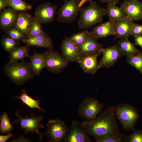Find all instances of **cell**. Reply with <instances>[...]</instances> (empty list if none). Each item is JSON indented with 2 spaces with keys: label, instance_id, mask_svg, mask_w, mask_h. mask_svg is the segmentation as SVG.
<instances>
[{
  "label": "cell",
  "instance_id": "cell-16",
  "mask_svg": "<svg viewBox=\"0 0 142 142\" xmlns=\"http://www.w3.org/2000/svg\"><path fill=\"white\" fill-rule=\"evenodd\" d=\"M61 49L62 54L69 61H77L80 55L78 46L69 37H66L62 40Z\"/></svg>",
  "mask_w": 142,
  "mask_h": 142
},
{
  "label": "cell",
  "instance_id": "cell-10",
  "mask_svg": "<svg viewBox=\"0 0 142 142\" xmlns=\"http://www.w3.org/2000/svg\"><path fill=\"white\" fill-rule=\"evenodd\" d=\"M59 5H52L49 2L37 6L35 8L34 17L42 23L45 24L53 22L57 14V9Z\"/></svg>",
  "mask_w": 142,
  "mask_h": 142
},
{
  "label": "cell",
  "instance_id": "cell-3",
  "mask_svg": "<svg viewBox=\"0 0 142 142\" xmlns=\"http://www.w3.org/2000/svg\"><path fill=\"white\" fill-rule=\"evenodd\" d=\"M3 70L11 81L18 85L24 84L35 75L29 62L23 61H9L4 66Z\"/></svg>",
  "mask_w": 142,
  "mask_h": 142
},
{
  "label": "cell",
  "instance_id": "cell-25",
  "mask_svg": "<svg viewBox=\"0 0 142 142\" xmlns=\"http://www.w3.org/2000/svg\"><path fill=\"white\" fill-rule=\"evenodd\" d=\"M29 46H17L10 52L9 56V61L18 62L19 60H23L27 57H29Z\"/></svg>",
  "mask_w": 142,
  "mask_h": 142
},
{
  "label": "cell",
  "instance_id": "cell-12",
  "mask_svg": "<svg viewBox=\"0 0 142 142\" xmlns=\"http://www.w3.org/2000/svg\"><path fill=\"white\" fill-rule=\"evenodd\" d=\"M79 56H84L102 54L104 48L102 45L97 41V39L89 33L84 42L78 46Z\"/></svg>",
  "mask_w": 142,
  "mask_h": 142
},
{
  "label": "cell",
  "instance_id": "cell-38",
  "mask_svg": "<svg viewBox=\"0 0 142 142\" xmlns=\"http://www.w3.org/2000/svg\"><path fill=\"white\" fill-rule=\"evenodd\" d=\"M12 133H9L6 135H0V142H5L9 139L14 136Z\"/></svg>",
  "mask_w": 142,
  "mask_h": 142
},
{
  "label": "cell",
  "instance_id": "cell-26",
  "mask_svg": "<svg viewBox=\"0 0 142 142\" xmlns=\"http://www.w3.org/2000/svg\"><path fill=\"white\" fill-rule=\"evenodd\" d=\"M22 92V93L20 96H16L15 98L20 99L23 102V104L32 109L37 108L39 111H44L40 106L39 99L36 100L31 98L27 95L26 90L25 89H24Z\"/></svg>",
  "mask_w": 142,
  "mask_h": 142
},
{
  "label": "cell",
  "instance_id": "cell-17",
  "mask_svg": "<svg viewBox=\"0 0 142 142\" xmlns=\"http://www.w3.org/2000/svg\"><path fill=\"white\" fill-rule=\"evenodd\" d=\"M134 22L129 18L120 20L114 23L115 32L114 40L128 38L131 36Z\"/></svg>",
  "mask_w": 142,
  "mask_h": 142
},
{
  "label": "cell",
  "instance_id": "cell-44",
  "mask_svg": "<svg viewBox=\"0 0 142 142\" xmlns=\"http://www.w3.org/2000/svg\"></svg>",
  "mask_w": 142,
  "mask_h": 142
},
{
  "label": "cell",
  "instance_id": "cell-21",
  "mask_svg": "<svg viewBox=\"0 0 142 142\" xmlns=\"http://www.w3.org/2000/svg\"><path fill=\"white\" fill-rule=\"evenodd\" d=\"M91 35L96 39L115 35L114 23L109 21L98 25L89 32Z\"/></svg>",
  "mask_w": 142,
  "mask_h": 142
},
{
  "label": "cell",
  "instance_id": "cell-39",
  "mask_svg": "<svg viewBox=\"0 0 142 142\" xmlns=\"http://www.w3.org/2000/svg\"><path fill=\"white\" fill-rule=\"evenodd\" d=\"M7 0H0V11L1 12L7 7Z\"/></svg>",
  "mask_w": 142,
  "mask_h": 142
},
{
  "label": "cell",
  "instance_id": "cell-20",
  "mask_svg": "<svg viewBox=\"0 0 142 142\" xmlns=\"http://www.w3.org/2000/svg\"><path fill=\"white\" fill-rule=\"evenodd\" d=\"M0 15V28L5 31L14 26L17 17L18 12L10 7L2 11Z\"/></svg>",
  "mask_w": 142,
  "mask_h": 142
},
{
  "label": "cell",
  "instance_id": "cell-15",
  "mask_svg": "<svg viewBox=\"0 0 142 142\" xmlns=\"http://www.w3.org/2000/svg\"><path fill=\"white\" fill-rule=\"evenodd\" d=\"M35 18L28 11L18 12L14 26L20 31L26 38L28 36Z\"/></svg>",
  "mask_w": 142,
  "mask_h": 142
},
{
  "label": "cell",
  "instance_id": "cell-32",
  "mask_svg": "<svg viewBox=\"0 0 142 142\" xmlns=\"http://www.w3.org/2000/svg\"><path fill=\"white\" fill-rule=\"evenodd\" d=\"M8 36L14 40L19 41L26 38L25 36L14 26L4 31Z\"/></svg>",
  "mask_w": 142,
  "mask_h": 142
},
{
  "label": "cell",
  "instance_id": "cell-1",
  "mask_svg": "<svg viewBox=\"0 0 142 142\" xmlns=\"http://www.w3.org/2000/svg\"><path fill=\"white\" fill-rule=\"evenodd\" d=\"M114 106L108 107L95 118L81 123L86 133L94 137L108 136L123 141V135L119 129L115 119Z\"/></svg>",
  "mask_w": 142,
  "mask_h": 142
},
{
  "label": "cell",
  "instance_id": "cell-19",
  "mask_svg": "<svg viewBox=\"0 0 142 142\" xmlns=\"http://www.w3.org/2000/svg\"><path fill=\"white\" fill-rule=\"evenodd\" d=\"M96 55L79 56L77 62L85 72L93 75L100 68Z\"/></svg>",
  "mask_w": 142,
  "mask_h": 142
},
{
  "label": "cell",
  "instance_id": "cell-14",
  "mask_svg": "<svg viewBox=\"0 0 142 142\" xmlns=\"http://www.w3.org/2000/svg\"><path fill=\"white\" fill-rule=\"evenodd\" d=\"M102 54V57L99 62L100 68L112 66L123 55L118 45L104 48Z\"/></svg>",
  "mask_w": 142,
  "mask_h": 142
},
{
  "label": "cell",
  "instance_id": "cell-13",
  "mask_svg": "<svg viewBox=\"0 0 142 142\" xmlns=\"http://www.w3.org/2000/svg\"><path fill=\"white\" fill-rule=\"evenodd\" d=\"M120 7L128 18L133 21L142 19V1L139 0H128L123 2Z\"/></svg>",
  "mask_w": 142,
  "mask_h": 142
},
{
  "label": "cell",
  "instance_id": "cell-18",
  "mask_svg": "<svg viewBox=\"0 0 142 142\" xmlns=\"http://www.w3.org/2000/svg\"><path fill=\"white\" fill-rule=\"evenodd\" d=\"M22 41L29 47L34 46L47 48L49 50L53 49L54 47L52 39L45 32L35 37L26 38Z\"/></svg>",
  "mask_w": 142,
  "mask_h": 142
},
{
  "label": "cell",
  "instance_id": "cell-8",
  "mask_svg": "<svg viewBox=\"0 0 142 142\" xmlns=\"http://www.w3.org/2000/svg\"><path fill=\"white\" fill-rule=\"evenodd\" d=\"M16 115L17 119L13 122L12 124L17 123H19L20 128L24 130L26 133L30 132L32 133L34 132L39 135V140H42V136L46 134V133L41 134L39 133L38 129L40 128L45 127L40 123L42 120L43 116H35L32 114L30 117L27 116L24 117L19 114L18 111H17Z\"/></svg>",
  "mask_w": 142,
  "mask_h": 142
},
{
  "label": "cell",
  "instance_id": "cell-22",
  "mask_svg": "<svg viewBox=\"0 0 142 142\" xmlns=\"http://www.w3.org/2000/svg\"><path fill=\"white\" fill-rule=\"evenodd\" d=\"M117 44L123 55L126 58L141 52L136 48L135 44L131 42L128 38L120 39L117 42Z\"/></svg>",
  "mask_w": 142,
  "mask_h": 142
},
{
  "label": "cell",
  "instance_id": "cell-37",
  "mask_svg": "<svg viewBox=\"0 0 142 142\" xmlns=\"http://www.w3.org/2000/svg\"><path fill=\"white\" fill-rule=\"evenodd\" d=\"M133 37L134 38L135 44L139 45L142 49V35H136Z\"/></svg>",
  "mask_w": 142,
  "mask_h": 142
},
{
  "label": "cell",
  "instance_id": "cell-9",
  "mask_svg": "<svg viewBox=\"0 0 142 142\" xmlns=\"http://www.w3.org/2000/svg\"><path fill=\"white\" fill-rule=\"evenodd\" d=\"M46 133L50 142L63 141L68 133V128L63 121L58 119L50 120L47 124Z\"/></svg>",
  "mask_w": 142,
  "mask_h": 142
},
{
  "label": "cell",
  "instance_id": "cell-35",
  "mask_svg": "<svg viewBox=\"0 0 142 142\" xmlns=\"http://www.w3.org/2000/svg\"><path fill=\"white\" fill-rule=\"evenodd\" d=\"M95 141L97 142H121L120 139L112 136H105L94 137Z\"/></svg>",
  "mask_w": 142,
  "mask_h": 142
},
{
  "label": "cell",
  "instance_id": "cell-5",
  "mask_svg": "<svg viewBox=\"0 0 142 142\" xmlns=\"http://www.w3.org/2000/svg\"><path fill=\"white\" fill-rule=\"evenodd\" d=\"M80 0H67L57 12V21L62 23H70L76 19L80 13Z\"/></svg>",
  "mask_w": 142,
  "mask_h": 142
},
{
  "label": "cell",
  "instance_id": "cell-31",
  "mask_svg": "<svg viewBox=\"0 0 142 142\" xmlns=\"http://www.w3.org/2000/svg\"><path fill=\"white\" fill-rule=\"evenodd\" d=\"M132 132L128 135H123V141L124 142H142V130H132Z\"/></svg>",
  "mask_w": 142,
  "mask_h": 142
},
{
  "label": "cell",
  "instance_id": "cell-43",
  "mask_svg": "<svg viewBox=\"0 0 142 142\" xmlns=\"http://www.w3.org/2000/svg\"><path fill=\"white\" fill-rule=\"evenodd\" d=\"M63 0V1H67V0Z\"/></svg>",
  "mask_w": 142,
  "mask_h": 142
},
{
  "label": "cell",
  "instance_id": "cell-29",
  "mask_svg": "<svg viewBox=\"0 0 142 142\" xmlns=\"http://www.w3.org/2000/svg\"><path fill=\"white\" fill-rule=\"evenodd\" d=\"M1 44L4 50L10 53L17 46L20 42L12 39L8 36H3L1 39Z\"/></svg>",
  "mask_w": 142,
  "mask_h": 142
},
{
  "label": "cell",
  "instance_id": "cell-36",
  "mask_svg": "<svg viewBox=\"0 0 142 142\" xmlns=\"http://www.w3.org/2000/svg\"><path fill=\"white\" fill-rule=\"evenodd\" d=\"M142 34V24H139L134 23L132 27L131 36L141 35Z\"/></svg>",
  "mask_w": 142,
  "mask_h": 142
},
{
  "label": "cell",
  "instance_id": "cell-24",
  "mask_svg": "<svg viewBox=\"0 0 142 142\" xmlns=\"http://www.w3.org/2000/svg\"><path fill=\"white\" fill-rule=\"evenodd\" d=\"M29 57L30 65L35 75L39 76L43 69L45 67L43 54L34 50L33 54Z\"/></svg>",
  "mask_w": 142,
  "mask_h": 142
},
{
  "label": "cell",
  "instance_id": "cell-27",
  "mask_svg": "<svg viewBox=\"0 0 142 142\" xmlns=\"http://www.w3.org/2000/svg\"><path fill=\"white\" fill-rule=\"evenodd\" d=\"M7 5L17 12L28 11L32 8L31 5L24 0H7Z\"/></svg>",
  "mask_w": 142,
  "mask_h": 142
},
{
  "label": "cell",
  "instance_id": "cell-28",
  "mask_svg": "<svg viewBox=\"0 0 142 142\" xmlns=\"http://www.w3.org/2000/svg\"><path fill=\"white\" fill-rule=\"evenodd\" d=\"M1 124L0 131L2 134H7L13 129L12 125L10 122V119L6 112H4L0 117Z\"/></svg>",
  "mask_w": 142,
  "mask_h": 142
},
{
  "label": "cell",
  "instance_id": "cell-11",
  "mask_svg": "<svg viewBox=\"0 0 142 142\" xmlns=\"http://www.w3.org/2000/svg\"><path fill=\"white\" fill-rule=\"evenodd\" d=\"M64 142H90L92 140L82 127L81 123L73 120L70 131L63 141Z\"/></svg>",
  "mask_w": 142,
  "mask_h": 142
},
{
  "label": "cell",
  "instance_id": "cell-6",
  "mask_svg": "<svg viewBox=\"0 0 142 142\" xmlns=\"http://www.w3.org/2000/svg\"><path fill=\"white\" fill-rule=\"evenodd\" d=\"M43 54L45 67L53 73H60L69 64V61L62 54L53 49H48Z\"/></svg>",
  "mask_w": 142,
  "mask_h": 142
},
{
  "label": "cell",
  "instance_id": "cell-40",
  "mask_svg": "<svg viewBox=\"0 0 142 142\" xmlns=\"http://www.w3.org/2000/svg\"><path fill=\"white\" fill-rule=\"evenodd\" d=\"M101 2L106 3L109 4H118L119 0H99Z\"/></svg>",
  "mask_w": 142,
  "mask_h": 142
},
{
  "label": "cell",
  "instance_id": "cell-4",
  "mask_svg": "<svg viewBox=\"0 0 142 142\" xmlns=\"http://www.w3.org/2000/svg\"><path fill=\"white\" fill-rule=\"evenodd\" d=\"M115 115L126 130H133L139 115L130 103H120L114 106Z\"/></svg>",
  "mask_w": 142,
  "mask_h": 142
},
{
  "label": "cell",
  "instance_id": "cell-30",
  "mask_svg": "<svg viewBox=\"0 0 142 142\" xmlns=\"http://www.w3.org/2000/svg\"><path fill=\"white\" fill-rule=\"evenodd\" d=\"M126 62L139 71L142 75V52L126 58Z\"/></svg>",
  "mask_w": 142,
  "mask_h": 142
},
{
  "label": "cell",
  "instance_id": "cell-42",
  "mask_svg": "<svg viewBox=\"0 0 142 142\" xmlns=\"http://www.w3.org/2000/svg\"><path fill=\"white\" fill-rule=\"evenodd\" d=\"M92 0H80V6L81 7L86 2L90 1Z\"/></svg>",
  "mask_w": 142,
  "mask_h": 142
},
{
  "label": "cell",
  "instance_id": "cell-33",
  "mask_svg": "<svg viewBox=\"0 0 142 142\" xmlns=\"http://www.w3.org/2000/svg\"><path fill=\"white\" fill-rule=\"evenodd\" d=\"M41 23L35 18L27 38L35 37L44 33Z\"/></svg>",
  "mask_w": 142,
  "mask_h": 142
},
{
  "label": "cell",
  "instance_id": "cell-23",
  "mask_svg": "<svg viewBox=\"0 0 142 142\" xmlns=\"http://www.w3.org/2000/svg\"><path fill=\"white\" fill-rule=\"evenodd\" d=\"M106 9L109 21L112 22L128 18L122 8L117 7L116 4H107Z\"/></svg>",
  "mask_w": 142,
  "mask_h": 142
},
{
  "label": "cell",
  "instance_id": "cell-34",
  "mask_svg": "<svg viewBox=\"0 0 142 142\" xmlns=\"http://www.w3.org/2000/svg\"><path fill=\"white\" fill-rule=\"evenodd\" d=\"M89 31L84 30L82 32L75 33L69 37L70 39L77 45L82 44L85 40Z\"/></svg>",
  "mask_w": 142,
  "mask_h": 142
},
{
  "label": "cell",
  "instance_id": "cell-41",
  "mask_svg": "<svg viewBox=\"0 0 142 142\" xmlns=\"http://www.w3.org/2000/svg\"><path fill=\"white\" fill-rule=\"evenodd\" d=\"M23 137L22 136H21V137H20L19 138L17 139V140L15 139L14 140H12V141H26V142H29L30 141L29 140H28L27 139H26L25 138H23L22 139Z\"/></svg>",
  "mask_w": 142,
  "mask_h": 142
},
{
  "label": "cell",
  "instance_id": "cell-2",
  "mask_svg": "<svg viewBox=\"0 0 142 142\" xmlns=\"http://www.w3.org/2000/svg\"><path fill=\"white\" fill-rule=\"evenodd\" d=\"M87 6L81 8L78 21V28L85 30L102 22L106 15V9L95 2L90 1Z\"/></svg>",
  "mask_w": 142,
  "mask_h": 142
},
{
  "label": "cell",
  "instance_id": "cell-7",
  "mask_svg": "<svg viewBox=\"0 0 142 142\" xmlns=\"http://www.w3.org/2000/svg\"><path fill=\"white\" fill-rule=\"evenodd\" d=\"M103 107V104L97 99L87 97L79 105L78 113L80 116L90 120L97 117Z\"/></svg>",
  "mask_w": 142,
  "mask_h": 142
}]
</instances>
